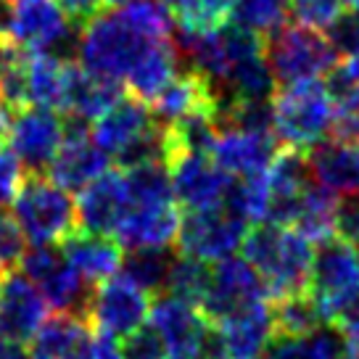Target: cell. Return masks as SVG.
Wrapping results in <instances>:
<instances>
[{
	"label": "cell",
	"instance_id": "obj_1",
	"mask_svg": "<svg viewBox=\"0 0 359 359\" xmlns=\"http://www.w3.org/2000/svg\"><path fill=\"white\" fill-rule=\"evenodd\" d=\"M243 259L264 280L267 296L283 299L288 293L306 291L312 269L314 243L291 224L259 222L243 238Z\"/></svg>",
	"mask_w": 359,
	"mask_h": 359
},
{
	"label": "cell",
	"instance_id": "obj_2",
	"mask_svg": "<svg viewBox=\"0 0 359 359\" xmlns=\"http://www.w3.org/2000/svg\"><path fill=\"white\" fill-rule=\"evenodd\" d=\"M336 101L325 82L302 79L280 85L272 95V135L278 143L296 151H309L333 133Z\"/></svg>",
	"mask_w": 359,
	"mask_h": 359
},
{
	"label": "cell",
	"instance_id": "obj_3",
	"mask_svg": "<svg viewBox=\"0 0 359 359\" xmlns=\"http://www.w3.org/2000/svg\"><path fill=\"white\" fill-rule=\"evenodd\" d=\"M151 43L154 40L137 32L119 11L98 13L79 29L77 61L95 77L124 82L127 72Z\"/></svg>",
	"mask_w": 359,
	"mask_h": 359
},
{
	"label": "cell",
	"instance_id": "obj_4",
	"mask_svg": "<svg viewBox=\"0 0 359 359\" xmlns=\"http://www.w3.org/2000/svg\"><path fill=\"white\" fill-rule=\"evenodd\" d=\"M264 58L278 85L320 79L338 61V53L323 34L306 24H280L264 34Z\"/></svg>",
	"mask_w": 359,
	"mask_h": 359
},
{
	"label": "cell",
	"instance_id": "obj_5",
	"mask_svg": "<svg viewBox=\"0 0 359 359\" xmlns=\"http://www.w3.org/2000/svg\"><path fill=\"white\" fill-rule=\"evenodd\" d=\"M11 203V214L32 243H61L77 227L74 198L43 175H24Z\"/></svg>",
	"mask_w": 359,
	"mask_h": 359
},
{
	"label": "cell",
	"instance_id": "obj_6",
	"mask_svg": "<svg viewBox=\"0 0 359 359\" xmlns=\"http://www.w3.org/2000/svg\"><path fill=\"white\" fill-rule=\"evenodd\" d=\"M22 272L43 293V299L56 312H74L88 317L90 306V283L69 264L56 243H32L22 257Z\"/></svg>",
	"mask_w": 359,
	"mask_h": 359
},
{
	"label": "cell",
	"instance_id": "obj_7",
	"mask_svg": "<svg viewBox=\"0 0 359 359\" xmlns=\"http://www.w3.org/2000/svg\"><path fill=\"white\" fill-rule=\"evenodd\" d=\"M246 227V219L227 206L191 209L185 217H180L177 246L182 254L201 262H219L241 248Z\"/></svg>",
	"mask_w": 359,
	"mask_h": 359
},
{
	"label": "cell",
	"instance_id": "obj_8",
	"mask_svg": "<svg viewBox=\"0 0 359 359\" xmlns=\"http://www.w3.org/2000/svg\"><path fill=\"white\" fill-rule=\"evenodd\" d=\"M264 299H267V288L257 269L243 257H224L212 267L209 285L198 302V309L209 323H222L224 317Z\"/></svg>",
	"mask_w": 359,
	"mask_h": 359
},
{
	"label": "cell",
	"instance_id": "obj_9",
	"mask_svg": "<svg viewBox=\"0 0 359 359\" xmlns=\"http://www.w3.org/2000/svg\"><path fill=\"white\" fill-rule=\"evenodd\" d=\"M151 314V293L137 288L124 275H111L106 280L95 283L90 296L88 320L95 323L98 330L111 336H130L143 325Z\"/></svg>",
	"mask_w": 359,
	"mask_h": 359
},
{
	"label": "cell",
	"instance_id": "obj_10",
	"mask_svg": "<svg viewBox=\"0 0 359 359\" xmlns=\"http://www.w3.org/2000/svg\"><path fill=\"white\" fill-rule=\"evenodd\" d=\"M64 137V116H58V111L43 106H24L16 111L8 143L27 175H43Z\"/></svg>",
	"mask_w": 359,
	"mask_h": 359
},
{
	"label": "cell",
	"instance_id": "obj_11",
	"mask_svg": "<svg viewBox=\"0 0 359 359\" xmlns=\"http://www.w3.org/2000/svg\"><path fill=\"white\" fill-rule=\"evenodd\" d=\"M167 169L175 201L182 203L188 212L222 206L236 180L217 167L214 158L206 154H180L172 161H167Z\"/></svg>",
	"mask_w": 359,
	"mask_h": 359
},
{
	"label": "cell",
	"instance_id": "obj_12",
	"mask_svg": "<svg viewBox=\"0 0 359 359\" xmlns=\"http://www.w3.org/2000/svg\"><path fill=\"white\" fill-rule=\"evenodd\" d=\"M359 278V248L346 243L344 238H327L317 243L312 257L306 293L314 299L317 309L325 320L327 306L344 291H348Z\"/></svg>",
	"mask_w": 359,
	"mask_h": 359
},
{
	"label": "cell",
	"instance_id": "obj_13",
	"mask_svg": "<svg viewBox=\"0 0 359 359\" xmlns=\"http://www.w3.org/2000/svg\"><path fill=\"white\" fill-rule=\"evenodd\" d=\"M48 317V302L24 272L0 275V338L13 344L32 341Z\"/></svg>",
	"mask_w": 359,
	"mask_h": 359
},
{
	"label": "cell",
	"instance_id": "obj_14",
	"mask_svg": "<svg viewBox=\"0 0 359 359\" xmlns=\"http://www.w3.org/2000/svg\"><path fill=\"white\" fill-rule=\"evenodd\" d=\"M127 209H130L127 177L124 172H111V169H106L101 177L85 185L74 201L77 227L95 236H114Z\"/></svg>",
	"mask_w": 359,
	"mask_h": 359
},
{
	"label": "cell",
	"instance_id": "obj_15",
	"mask_svg": "<svg viewBox=\"0 0 359 359\" xmlns=\"http://www.w3.org/2000/svg\"><path fill=\"white\" fill-rule=\"evenodd\" d=\"M151 325L158 330V336L167 346V354L185 359H198L201 344L212 323L201 314L196 304H188L169 296V293H158V299L151 304Z\"/></svg>",
	"mask_w": 359,
	"mask_h": 359
},
{
	"label": "cell",
	"instance_id": "obj_16",
	"mask_svg": "<svg viewBox=\"0 0 359 359\" xmlns=\"http://www.w3.org/2000/svg\"><path fill=\"white\" fill-rule=\"evenodd\" d=\"M309 161L304 151L296 148H283L269 161L264 172V185H267V214L264 222L272 224H293L299 201L309 185Z\"/></svg>",
	"mask_w": 359,
	"mask_h": 359
},
{
	"label": "cell",
	"instance_id": "obj_17",
	"mask_svg": "<svg viewBox=\"0 0 359 359\" xmlns=\"http://www.w3.org/2000/svg\"><path fill=\"white\" fill-rule=\"evenodd\" d=\"M278 137L272 133H248V130H219L209 156L214 164L233 175V177L248 180L267 172L269 161L275 158Z\"/></svg>",
	"mask_w": 359,
	"mask_h": 359
},
{
	"label": "cell",
	"instance_id": "obj_18",
	"mask_svg": "<svg viewBox=\"0 0 359 359\" xmlns=\"http://www.w3.org/2000/svg\"><path fill=\"white\" fill-rule=\"evenodd\" d=\"M180 212L177 201L130 203L119 227L114 230L116 243L127 251L148 246H169L177 241Z\"/></svg>",
	"mask_w": 359,
	"mask_h": 359
},
{
	"label": "cell",
	"instance_id": "obj_19",
	"mask_svg": "<svg viewBox=\"0 0 359 359\" xmlns=\"http://www.w3.org/2000/svg\"><path fill=\"white\" fill-rule=\"evenodd\" d=\"M72 24L58 0H13L11 43L24 50H50Z\"/></svg>",
	"mask_w": 359,
	"mask_h": 359
},
{
	"label": "cell",
	"instance_id": "obj_20",
	"mask_svg": "<svg viewBox=\"0 0 359 359\" xmlns=\"http://www.w3.org/2000/svg\"><path fill=\"white\" fill-rule=\"evenodd\" d=\"M217 333H219L224 359H259L275 336L272 306L267 304V299L251 304L246 309L224 317L222 323H217Z\"/></svg>",
	"mask_w": 359,
	"mask_h": 359
},
{
	"label": "cell",
	"instance_id": "obj_21",
	"mask_svg": "<svg viewBox=\"0 0 359 359\" xmlns=\"http://www.w3.org/2000/svg\"><path fill=\"white\" fill-rule=\"evenodd\" d=\"M109 164H111L109 154L103 148H98V143L90 137V133H82L64 137V143H61V148H58L53 161H50V167L45 172L64 191L79 193L95 177H101L103 172L109 169Z\"/></svg>",
	"mask_w": 359,
	"mask_h": 359
},
{
	"label": "cell",
	"instance_id": "obj_22",
	"mask_svg": "<svg viewBox=\"0 0 359 359\" xmlns=\"http://www.w3.org/2000/svg\"><path fill=\"white\" fill-rule=\"evenodd\" d=\"M93 327L85 314L58 312L45 317L32 336V359H90Z\"/></svg>",
	"mask_w": 359,
	"mask_h": 359
},
{
	"label": "cell",
	"instance_id": "obj_23",
	"mask_svg": "<svg viewBox=\"0 0 359 359\" xmlns=\"http://www.w3.org/2000/svg\"><path fill=\"white\" fill-rule=\"evenodd\" d=\"M156 124L154 114L148 109V103L137 101V98H119L106 114H101L95 124L90 127V137L103 148L109 158L119 156L124 148L133 146L137 137L151 130Z\"/></svg>",
	"mask_w": 359,
	"mask_h": 359
},
{
	"label": "cell",
	"instance_id": "obj_24",
	"mask_svg": "<svg viewBox=\"0 0 359 359\" xmlns=\"http://www.w3.org/2000/svg\"><path fill=\"white\" fill-rule=\"evenodd\" d=\"M309 172L327 191L346 198L359 196V143L351 140H323L306 151Z\"/></svg>",
	"mask_w": 359,
	"mask_h": 359
},
{
	"label": "cell",
	"instance_id": "obj_25",
	"mask_svg": "<svg viewBox=\"0 0 359 359\" xmlns=\"http://www.w3.org/2000/svg\"><path fill=\"white\" fill-rule=\"evenodd\" d=\"M61 254L69 259V264L77 269L79 275L95 285L116 275V269L122 267V246L111 236H95L74 227L64 241H61Z\"/></svg>",
	"mask_w": 359,
	"mask_h": 359
},
{
	"label": "cell",
	"instance_id": "obj_26",
	"mask_svg": "<svg viewBox=\"0 0 359 359\" xmlns=\"http://www.w3.org/2000/svg\"><path fill=\"white\" fill-rule=\"evenodd\" d=\"M122 95L124 93L119 88V82L95 77V74L85 72L82 67H74V61H72L67 67L61 114H72V116H79L85 122H93L101 114L109 111Z\"/></svg>",
	"mask_w": 359,
	"mask_h": 359
},
{
	"label": "cell",
	"instance_id": "obj_27",
	"mask_svg": "<svg viewBox=\"0 0 359 359\" xmlns=\"http://www.w3.org/2000/svg\"><path fill=\"white\" fill-rule=\"evenodd\" d=\"M180 72V53L172 40H154L143 50V56L135 61L127 72L124 85L130 95L143 103H151L161 90L167 88Z\"/></svg>",
	"mask_w": 359,
	"mask_h": 359
},
{
	"label": "cell",
	"instance_id": "obj_28",
	"mask_svg": "<svg viewBox=\"0 0 359 359\" xmlns=\"http://www.w3.org/2000/svg\"><path fill=\"white\" fill-rule=\"evenodd\" d=\"M201 106H217V93H214L212 82L201 77L198 72H193V69L177 72L167 88L148 103L154 119L161 127H167L175 119L185 116L193 109H201Z\"/></svg>",
	"mask_w": 359,
	"mask_h": 359
},
{
	"label": "cell",
	"instance_id": "obj_29",
	"mask_svg": "<svg viewBox=\"0 0 359 359\" xmlns=\"http://www.w3.org/2000/svg\"><path fill=\"white\" fill-rule=\"evenodd\" d=\"M67 61L50 56L45 50L24 53L27 69V101L29 106H43L61 111L64 103V85H67Z\"/></svg>",
	"mask_w": 359,
	"mask_h": 359
},
{
	"label": "cell",
	"instance_id": "obj_30",
	"mask_svg": "<svg viewBox=\"0 0 359 359\" xmlns=\"http://www.w3.org/2000/svg\"><path fill=\"white\" fill-rule=\"evenodd\" d=\"M259 359H341V336L338 327L323 323L302 336L275 333Z\"/></svg>",
	"mask_w": 359,
	"mask_h": 359
},
{
	"label": "cell",
	"instance_id": "obj_31",
	"mask_svg": "<svg viewBox=\"0 0 359 359\" xmlns=\"http://www.w3.org/2000/svg\"><path fill=\"white\" fill-rule=\"evenodd\" d=\"M338 201H341V196L327 191L325 185H320V182L312 185L309 182L302 196V201H299V209H296L291 227H296L312 243H323L327 238H333Z\"/></svg>",
	"mask_w": 359,
	"mask_h": 359
},
{
	"label": "cell",
	"instance_id": "obj_32",
	"mask_svg": "<svg viewBox=\"0 0 359 359\" xmlns=\"http://www.w3.org/2000/svg\"><path fill=\"white\" fill-rule=\"evenodd\" d=\"M172 254L167 246H148V248H133L127 259H122L124 278L133 280L137 288L146 293H161L167 283L169 267H172Z\"/></svg>",
	"mask_w": 359,
	"mask_h": 359
},
{
	"label": "cell",
	"instance_id": "obj_33",
	"mask_svg": "<svg viewBox=\"0 0 359 359\" xmlns=\"http://www.w3.org/2000/svg\"><path fill=\"white\" fill-rule=\"evenodd\" d=\"M275 302L278 304L272 306V320H275V333L280 336H302L325 323L314 299L306 291L288 293Z\"/></svg>",
	"mask_w": 359,
	"mask_h": 359
},
{
	"label": "cell",
	"instance_id": "obj_34",
	"mask_svg": "<svg viewBox=\"0 0 359 359\" xmlns=\"http://www.w3.org/2000/svg\"><path fill=\"white\" fill-rule=\"evenodd\" d=\"M209 275H212L209 262H201V259L188 257V254L175 257L172 259V267H169L167 283H164V291L161 293L177 296V299H182V302L196 304V306H198V302H201L203 293H206V285H209Z\"/></svg>",
	"mask_w": 359,
	"mask_h": 359
},
{
	"label": "cell",
	"instance_id": "obj_35",
	"mask_svg": "<svg viewBox=\"0 0 359 359\" xmlns=\"http://www.w3.org/2000/svg\"><path fill=\"white\" fill-rule=\"evenodd\" d=\"M116 11L151 40H172L175 34L172 11L161 0H127L124 6H116Z\"/></svg>",
	"mask_w": 359,
	"mask_h": 359
},
{
	"label": "cell",
	"instance_id": "obj_36",
	"mask_svg": "<svg viewBox=\"0 0 359 359\" xmlns=\"http://www.w3.org/2000/svg\"><path fill=\"white\" fill-rule=\"evenodd\" d=\"M288 0H233V22L243 24L262 37L285 24Z\"/></svg>",
	"mask_w": 359,
	"mask_h": 359
},
{
	"label": "cell",
	"instance_id": "obj_37",
	"mask_svg": "<svg viewBox=\"0 0 359 359\" xmlns=\"http://www.w3.org/2000/svg\"><path fill=\"white\" fill-rule=\"evenodd\" d=\"M177 24L193 32H212L233 16V0H188L180 6Z\"/></svg>",
	"mask_w": 359,
	"mask_h": 359
},
{
	"label": "cell",
	"instance_id": "obj_38",
	"mask_svg": "<svg viewBox=\"0 0 359 359\" xmlns=\"http://www.w3.org/2000/svg\"><path fill=\"white\" fill-rule=\"evenodd\" d=\"M24 251H27V236L22 233L16 217L0 206V275L19 267Z\"/></svg>",
	"mask_w": 359,
	"mask_h": 359
},
{
	"label": "cell",
	"instance_id": "obj_39",
	"mask_svg": "<svg viewBox=\"0 0 359 359\" xmlns=\"http://www.w3.org/2000/svg\"><path fill=\"white\" fill-rule=\"evenodd\" d=\"M344 11V0H288V13L299 24L327 29V24Z\"/></svg>",
	"mask_w": 359,
	"mask_h": 359
},
{
	"label": "cell",
	"instance_id": "obj_40",
	"mask_svg": "<svg viewBox=\"0 0 359 359\" xmlns=\"http://www.w3.org/2000/svg\"><path fill=\"white\" fill-rule=\"evenodd\" d=\"M327 40L338 56H359V11H341L327 24Z\"/></svg>",
	"mask_w": 359,
	"mask_h": 359
},
{
	"label": "cell",
	"instance_id": "obj_41",
	"mask_svg": "<svg viewBox=\"0 0 359 359\" xmlns=\"http://www.w3.org/2000/svg\"><path fill=\"white\" fill-rule=\"evenodd\" d=\"M124 359H164L167 357V346L158 336L154 325H143L133 330L130 336H124Z\"/></svg>",
	"mask_w": 359,
	"mask_h": 359
},
{
	"label": "cell",
	"instance_id": "obj_42",
	"mask_svg": "<svg viewBox=\"0 0 359 359\" xmlns=\"http://www.w3.org/2000/svg\"><path fill=\"white\" fill-rule=\"evenodd\" d=\"M325 323L341 330H359V278L357 283L327 306Z\"/></svg>",
	"mask_w": 359,
	"mask_h": 359
},
{
	"label": "cell",
	"instance_id": "obj_43",
	"mask_svg": "<svg viewBox=\"0 0 359 359\" xmlns=\"http://www.w3.org/2000/svg\"><path fill=\"white\" fill-rule=\"evenodd\" d=\"M333 133L338 140L359 143V85L354 90H348L344 98H338Z\"/></svg>",
	"mask_w": 359,
	"mask_h": 359
},
{
	"label": "cell",
	"instance_id": "obj_44",
	"mask_svg": "<svg viewBox=\"0 0 359 359\" xmlns=\"http://www.w3.org/2000/svg\"><path fill=\"white\" fill-rule=\"evenodd\" d=\"M24 180V167L19 164V158L13 156L11 148H6L0 143V206L11 203L19 185Z\"/></svg>",
	"mask_w": 359,
	"mask_h": 359
},
{
	"label": "cell",
	"instance_id": "obj_45",
	"mask_svg": "<svg viewBox=\"0 0 359 359\" xmlns=\"http://www.w3.org/2000/svg\"><path fill=\"white\" fill-rule=\"evenodd\" d=\"M333 236L344 238L346 243L359 248V196H346L338 201Z\"/></svg>",
	"mask_w": 359,
	"mask_h": 359
},
{
	"label": "cell",
	"instance_id": "obj_46",
	"mask_svg": "<svg viewBox=\"0 0 359 359\" xmlns=\"http://www.w3.org/2000/svg\"><path fill=\"white\" fill-rule=\"evenodd\" d=\"M58 6L64 8V13L69 16V22L74 24H88L93 16H98L103 8L101 0H58Z\"/></svg>",
	"mask_w": 359,
	"mask_h": 359
},
{
	"label": "cell",
	"instance_id": "obj_47",
	"mask_svg": "<svg viewBox=\"0 0 359 359\" xmlns=\"http://www.w3.org/2000/svg\"><path fill=\"white\" fill-rule=\"evenodd\" d=\"M90 359H124V351L119 346L116 336L98 330L93 333V344H90Z\"/></svg>",
	"mask_w": 359,
	"mask_h": 359
},
{
	"label": "cell",
	"instance_id": "obj_48",
	"mask_svg": "<svg viewBox=\"0 0 359 359\" xmlns=\"http://www.w3.org/2000/svg\"><path fill=\"white\" fill-rule=\"evenodd\" d=\"M16 111H19L16 106H11L8 101H3V98H0V143H6V140H8L13 119H16Z\"/></svg>",
	"mask_w": 359,
	"mask_h": 359
},
{
	"label": "cell",
	"instance_id": "obj_49",
	"mask_svg": "<svg viewBox=\"0 0 359 359\" xmlns=\"http://www.w3.org/2000/svg\"><path fill=\"white\" fill-rule=\"evenodd\" d=\"M13 27V0H0V40L11 43Z\"/></svg>",
	"mask_w": 359,
	"mask_h": 359
},
{
	"label": "cell",
	"instance_id": "obj_50",
	"mask_svg": "<svg viewBox=\"0 0 359 359\" xmlns=\"http://www.w3.org/2000/svg\"><path fill=\"white\" fill-rule=\"evenodd\" d=\"M0 359H32L24 344H13V341H3L0 338Z\"/></svg>",
	"mask_w": 359,
	"mask_h": 359
},
{
	"label": "cell",
	"instance_id": "obj_51",
	"mask_svg": "<svg viewBox=\"0 0 359 359\" xmlns=\"http://www.w3.org/2000/svg\"><path fill=\"white\" fill-rule=\"evenodd\" d=\"M341 359H359V330H348L346 341H341Z\"/></svg>",
	"mask_w": 359,
	"mask_h": 359
},
{
	"label": "cell",
	"instance_id": "obj_52",
	"mask_svg": "<svg viewBox=\"0 0 359 359\" xmlns=\"http://www.w3.org/2000/svg\"><path fill=\"white\" fill-rule=\"evenodd\" d=\"M13 53H16V45L0 40V74H3V69H6V64L11 61Z\"/></svg>",
	"mask_w": 359,
	"mask_h": 359
},
{
	"label": "cell",
	"instance_id": "obj_53",
	"mask_svg": "<svg viewBox=\"0 0 359 359\" xmlns=\"http://www.w3.org/2000/svg\"><path fill=\"white\" fill-rule=\"evenodd\" d=\"M161 3H164V6H167L169 11H177L180 6H185V3H188V0H161Z\"/></svg>",
	"mask_w": 359,
	"mask_h": 359
},
{
	"label": "cell",
	"instance_id": "obj_54",
	"mask_svg": "<svg viewBox=\"0 0 359 359\" xmlns=\"http://www.w3.org/2000/svg\"><path fill=\"white\" fill-rule=\"evenodd\" d=\"M103 6H124V3H127V0H101Z\"/></svg>",
	"mask_w": 359,
	"mask_h": 359
},
{
	"label": "cell",
	"instance_id": "obj_55",
	"mask_svg": "<svg viewBox=\"0 0 359 359\" xmlns=\"http://www.w3.org/2000/svg\"><path fill=\"white\" fill-rule=\"evenodd\" d=\"M344 6H348V8H354V11H359V0H344Z\"/></svg>",
	"mask_w": 359,
	"mask_h": 359
},
{
	"label": "cell",
	"instance_id": "obj_56",
	"mask_svg": "<svg viewBox=\"0 0 359 359\" xmlns=\"http://www.w3.org/2000/svg\"><path fill=\"white\" fill-rule=\"evenodd\" d=\"M164 359H185V357H175V354H167Z\"/></svg>",
	"mask_w": 359,
	"mask_h": 359
}]
</instances>
